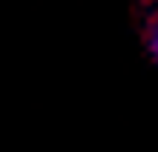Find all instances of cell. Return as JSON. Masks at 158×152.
I'll use <instances>...</instances> for the list:
<instances>
[{
  "label": "cell",
  "mask_w": 158,
  "mask_h": 152,
  "mask_svg": "<svg viewBox=\"0 0 158 152\" xmlns=\"http://www.w3.org/2000/svg\"><path fill=\"white\" fill-rule=\"evenodd\" d=\"M147 49H150L152 60L158 63V12L150 17V26H147Z\"/></svg>",
  "instance_id": "6da1fadb"
},
{
  "label": "cell",
  "mask_w": 158,
  "mask_h": 152,
  "mask_svg": "<svg viewBox=\"0 0 158 152\" xmlns=\"http://www.w3.org/2000/svg\"><path fill=\"white\" fill-rule=\"evenodd\" d=\"M155 3H158V0H155Z\"/></svg>",
  "instance_id": "7a4b0ae2"
}]
</instances>
